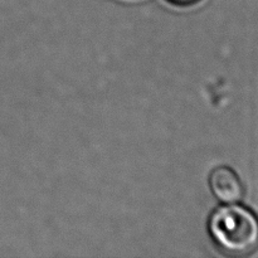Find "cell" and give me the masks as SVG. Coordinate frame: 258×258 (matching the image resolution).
Listing matches in <instances>:
<instances>
[{"label": "cell", "mask_w": 258, "mask_h": 258, "mask_svg": "<svg viewBox=\"0 0 258 258\" xmlns=\"http://www.w3.org/2000/svg\"><path fill=\"white\" fill-rule=\"evenodd\" d=\"M208 233L226 256H251L258 249V217L241 204H223L209 217Z\"/></svg>", "instance_id": "obj_1"}, {"label": "cell", "mask_w": 258, "mask_h": 258, "mask_svg": "<svg viewBox=\"0 0 258 258\" xmlns=\"http://www.w3.org/2000/svg\"><path fill=\"white\" fill-rule=\"evenodd\" d=\"M209 188L217 201L223 204L238 203L244 194L241 178L228 166H218L209 175Z\"/></svg>", "instance_id": "obj_2"}, {"label": "cell", "mask_w": 258, "mask_h": 258, "mask_svg": "<svg viewBox=\"0 0 258 258\" xmlns=\"http://www.w3.org/2000/svg\"><path fill=\"white\" fill-rule=\"evenodd\" d=\"M166 2L176 5V7H191V5H196L201 0H166Z\"/></svg>", "instance_id": "obj_3"}]
</instances>
